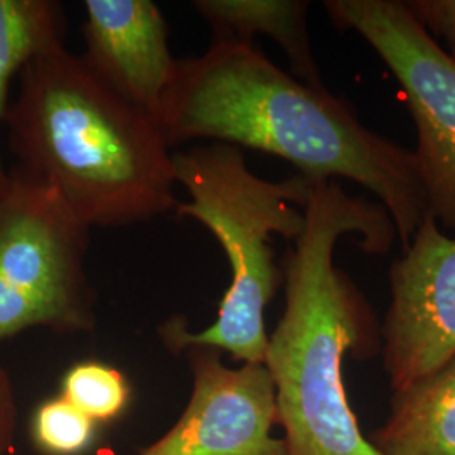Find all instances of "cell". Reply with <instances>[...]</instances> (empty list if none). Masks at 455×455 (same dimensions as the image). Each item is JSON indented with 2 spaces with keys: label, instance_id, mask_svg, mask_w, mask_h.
Listing matches in <instances>:
<instances>
[{
  "label": "cell",
  "instance_id": "9c48e42d",
  "mask_svg": "<svg viewBox=\"0 0 455 455\" xmlns=\"http://www.w3.org/2000/svg\"><path fill=\"white\" fill-rule=\"evenodd\" d=\"M84 12L83 61L157 124L180 66L161 9L150 0H86Z\"/></svg>",
  "mask_w": 455,
  "mask_h": 455
},
{
  "label": "cell",
  "instance_id": "277c9868",
  "mask_svg": "<svg viewBox=\"0 0 455 455\" xmlns=\"http://www.w3.org/2000/svg\"><path fill=\"white\" fill-rule=\"evenodd\" d=\"M172 164L176 182L191 196L176 212L212 231L227 255L231 283L210 327L193 332L184 317H171L159 336L176 355L212 347L242 363H265V310L283 283L270 238L295 242L302 235L314 182L300 174L261 180L248 169L242 148L216 142L176 152Z\"/></svg>",
  "mask_w": 455,
  "mask_h": 455
},
{
  "label": "cell",
  "instance_id": "6da1fadb",
  "mask_svg": "<svg viewBox=\"0 0 455 455\" xmlns=\"http://www.w3.org/2000/svg\"><path fill=\"white\" fill-rule=\"evenodd\" d=\"M157 127L169 147L206 139L283 159L310 182H356L390 214L403 251L427 216L413 152L248 44L214 43L203 56L180 60Z\"/></svg>",
  "mask_w": 455,
  "mask_h": 455
},
{
  "label": "cell",
  "instance_id": "5b68a950",
  "mask_svg": "<svg viewBox=\"0 0 455 455\" xmlns=\"http://www.w3.org/2000/svg\"><path fill=\"white\" fill-rule=\"evenodd\" d=\"M90 228L58 193L16 165L0 180V342L31 327L90 332Z\"/></svg>",
  "mask_w": 455,
  "mask_h": 455
},
{
  "label": "cell",
  "instance_id": "8992f818",
  "mask_svg": "<svg viewBox=\"0 0 455 455\" xmlns=\"http://www.w3.org/2000/svg\"><path fill=\"white\" fill-rule=\"evenodd\" d=\"M339 31L363 37L402 86L417 129L427 212L455 235V65L403 0H325Z\"/></svg>",
  "mask_w": 455,
  "mask_h": 455
},
{
  "label": "cell",
  "instance_id": "9a60e30c",
  "mask_svg": "<svg viewBox=\"0 0 455 455\" xmlns=\"http://www.w3.org/2000/svg\"><path fill=\"white\" fill-rule=\"evenodd\" d=\"M408 12L425 33L443 43L445 54L455 65V0H403Z\"/></svg>",
  "mask_w": 455,
  "mask_h": 455
},
{
  "label": "cell",
  "instance_id": "8fae6325",
  "mask_svg": "<svg viewBox=\"0 0 455 455\" xmlns=\"http://www.w3.org/2000/svg\"><path fill=\"white\" fill-rule=\"evenodd\" d=\"M195 9L208 20L214 43L248 44L257 34L274 39L299 80L325 88L310 44V2L306 0H197Z\"/></svg>",
  "mask_w": 455,
  "mask_h": 455
},
{
  "label": "cell",
  "instance_id": "ba28073f",
  "mask_svg": "<svg viewBox=\"0 0 455 455\" xmlns=\"http://www.w3.org/2000/svg\"><path fill=\"white\" fill-rule=\"evenodd\" d=\"M193 390L180 420L139 455H289L275 439V388L263 363L229 368L212 347L188 349Z\"/></svg>",
  "mask_w": 455,
  "mask_h": 455
},
{
  "label": "cell",
  "instance_id": "30bf717a",
  "mask_svg": "<svg viewBox=\"0 0 455 455\" xmlns=\"http://www.w3.org/2000/svg\"><path fill=\"white\" fill-rule=\"evenodd\" d=\"M370 442L381 455H455V355L393 391L390 417Z\"/></svg>",
  "mask_w": 455,
  "mask_h": 455
},
{
  "label": "cell",
  "instance_id": "4fadbf2b",
  "mask_svg": "<svg viewBox=\"0 0 455 455\" xmlns=\"http://www.w3.org/2000/svg\"><path fill=\"white\" fill-rule=\"evenodd\" d=\"M60 395L93 422L110 423L129 407L132 388L125 374L114 366L83 361L66 371Z\"/></svg>",
  "mask_w": 455,
  "mask_h": 455
},
{
  "label": "cell",
  "instance_id": "7a4b0ae2",
  "mask_svg": "<svg viewBox=\"0 0 455 455\" xmlns=\"http://www.w3.org/2000/svg\"><path fill=\"white\" fill-rule=\"evenodd\" d=\"M349 235L363 253L385 257L396 228L379 203L347 195L338 180L314 182L306 227L282 263L285 309L263 363L289 455H381L363 435L342 378L346 355L381 351L370 302L334 261L336 244Z\"/></svg>",
  "mask_w": 455,
  "mask_h": 455
},
{
  "label": "cell",
  "instance_id": "3957f363",
  "mask_svg": "<svg viewBox=\"0 0 455 455\" xmlns=\"http://www.w3.org/2000/svg\"><path fill=\"white\" fill-rule=\"evenodd\" d=\"M4 124L19 165L52 188L84 227H127L176 212L163 132L65 44L24 66Z\"/></svg>",
  "mask_w": 455,
  "mask_h": 455
},
{
  "label": "cell",
  "instance_id": "2e32d148",
  "mask_svg": "<svg viewBox=\"0 0 455 455\" xmlns=\"http://www.w3.org/2000/svg\"><path fill=\"white\" fill-rule=\"evenodd\" d=\"M17 425L16 395L9 373L0 368V455L11 452Z\"/></svg>",
  "mask_w": 455,
  "mask_h": 455
},
{
  "label": "cell",
  "instance_id": "7c38bea8",
  "mask_svg": "<svg viewBox=\"0 0 455 455\" xmlns=\"http://www.w3.org/2000/svg\"><path fill=\"white\" fill-rule=\"evenodd\" d=\"M66 17L52 0H0V124L7 112L9 86L36 56L65 44ZM5 171L0 163V180Z\"/></svg>",
  "mask_w": 455,
  "mask_h": 455
},
{
  "label": "cell",
  "instance_id": "5bb4252c",
  "mask_svg": "<svg viewBox=\"0 0 455 455\" xmlns=\"http://www.w3.org/2000/svg\"><path fill=\"white\" fill-rule=\"evenodd\" d=\"M98 423L61 395L43 402L34 411L31 439L44 455H82L92 447Z\"/></svg>",
  "mask_w": 455,
  "mask_h": 455
},
{
  "label": "cell",
  "instance_id": "52a82bcc",
  "mask_svg": "<svg viewBox=\"0 0 455 455\" xmlns=\"http://www.w3.org/2000/svg\"><path fill=\"white\" fill-rule=\"evenodd\" d=\"M381 353L393 391L455 355V238L428 212L407 250L391 263Z\"/></svg>",
  "mask_w": 455,
  "mask_h": 455
}]
</instances>
